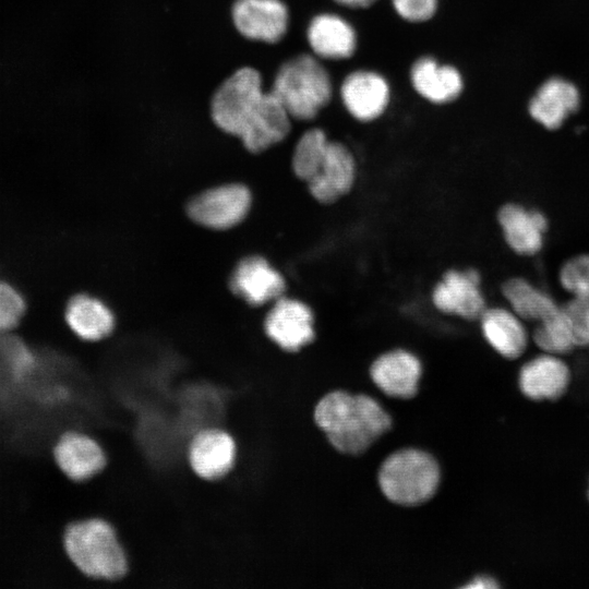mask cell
Here are the masks:
<instances>
[{
  "instance_id": "1",
  "label": "cell",
  "mask_w": 589,
  "mask_h": 589,
  "mask_svg": "<svg viewBox=\"0 0 589 589\" xmlns=\"http://www.w3.org/2000/svg\"><path fill=\"white\" fill-rule=\"evenodd\" d=\"M209 117L220 132L252 154L279 144L291 130V117L253 65L237 68L214 89Z\"/></svg>"
},
{
  "instance_id": "2",
  "label": "cell",
  "mask_w": 589,
  "mask_h": 589,
  "mask_svg": "<svg viewBox=\"0 0 589 589\" xmlns=\"http://www.w3.org/2000/svg\"><path fill=\"white\" fill-rule=\"evenodd\" d=\"M313 418L330 445L346 455L362 454L392 425L388 412L377 400L340 389L318 400Z\"/></svg>"
},
{
  "instance_id": "3",
  "label": "cell",
  "mask_w": 589,
  "mask_h": 589,
  "mask_svg": "<svg viewBox=\"0 0 589 589\" xmlns=\"http://www.w3.org/2000/svg\"><path fill=\"white\" fill-rule=\"evenodd\" d=\"M67 561L84 578L99 582L124 580L130 572V557L116 526L105 517L73 519L61 536Z\"/></svg>"
},
{
  "instance_id": "4",
  "label": "cell",
  "mask_w": 589,
  "mask_h": 589,
  "mask_svg": "<svg viewBox=\"0 0 589 589\" xmlns=\"http://www.w3.org/2000/svg\"><path fill=\"white\" fill-rule=\"evenodd\" d=\"M291 119L311 120L332 98V81L325 68L312 56L302 53L284 61L271 86Z\"/></svg>"
},
{
  "instance_id": "5",
  "label": "cell",
  "mask_w": 589,
  "mask_h": 589,
  "mask_svg": "<svg viewBox=\"0 0 589 589\" xmlns=\"http://www.w3.org/2000/svg\"><path fill=\"white\" fill-rule=\"evenodd\" d=\"M440 479L437 461L429 453L417 448H404L390 454L378 471V485L386 498L408 507L431 500Z\"/></svg>"
},
{
  "instance_id": "6",
  "label": "cell",
  "mask_w": 589,
  "mask_h": 589,
  "mask_svg": "<svg viewBox=\"0 0 589 589\" xmlns=\"http://www.w3.org/2000/svg\"><path fill=\"white\" fill-rule=\"evenodd\" d=\"M238 458L235 435L220 425L197 430L185 447L187 466L201 481L216 482L226 479Z\"/></svg>"
},
{
  "instance_id": "7",
  "label": "cell",
  "mask_w": 589,
  "mask_h": 589,
  "mask_svg": "<svg viewBox=\"0 0 589 589\" xmlns=\"http://www.w3.org/2000/svg\"><path fill=\"white\" fill-rule=\"evenodd\" d=\"M51 455L62 476L79 484L98 477L109 462L108 453L99 438L80 429L62 432L52 445Z\"/></svg>"
},
{
  "instance_id": "8",
  "label": "cell",
  "mask_w": 589,
  "mask_h": 589,
  "mask_svg": "<svg viewBox=\"0 0 589 589\" xmlns=\"http://www.w3.org/2000/svg\"><path fill=\"white\" fill-rule=\"evenodd\" d=\"M573 376L564 357L540 351L519 365L516 387L529 401L557 402L569 392Z\"/></svg>"
},
{
  "instance_id": "9",
  "label": "cell",
  "mask_w": 589,
  "mask_h": 589,
  "mask_svg": "<svg viewBox=\"0 0 589 589\" xmlns=\"http://www.w3.org/2000/svg\"><path fill=\"white\" fill-rule=\"evenodd\" d=\"M251 203L252 195L245 185L228 183L205 190L193 197L188 204V214L192 220L206 228L225 230L245 218Z\"/></svg>"
},
{
  "instance_id": "10",
  "label": "cell",
  "mask_w": 589,
  "mask_h": 589,
  "mask_svg": "<svg viewBox=\"0 0 589 589\" xmlns=\"http://www.w3.org/2000/svg\"><path fill=\"white\" fill-rule=\"evenodd\" d=\"M230 17L241 37L271 46L284 39L290 20L283 0H233Z\"/></svg>"
},
{
  "instance_id": "11",
  "label": "cell",
  "mask_w": 589,
  "mask_h": 589,
  "mask_svg": "<svg viewBox=\"0 0 589 589\" xmlns=\"http://www.w3.org/2000/svg\"><path fill=\"white\" fill-rule=\"evenodd\" d=\"M264 329L283 350L298 351L315 337L313 312L300 300L280 297L266 314Z\"/></svg>"
},
{
  "instance_id": "12",
  "label": "cell",
  "mask_w": 589,
  "mask_h": 589,
  "mask_svg": "<svg viewBox=\"0 0 589 589\" xmlns=\"http://www.w3.org/2000/svg\"><path fill=\"white\" fill-rule=\"evenodd\" d=\"M481 276L477 269H450L434 287L432 301L441 312L465 320H479L486 309L481 291Z\"/></svg>"
},
{
  "instance_id": "13",
  "label": "cell",
  "mask_w": 589,
  "mask_h": 589,
  "mask_svg": "<svg viewBox=\"0 0 589 589\" xmlns=\"http://www.w3.org/2000/svg\"><path fill=\"white\" fill-rule=\"evenodd\" d=\"M497 223L506 244L516 254L532 256L542 250L549 220L541 211L509 202L500 207Z\"/></svg>"
},
{
  "instance_id": "14",
  "label": "cell",
  "mask_w": 589,
  "mask_h": 589,
  "mask_svg": "<svg viewBox=\"0 0 589 589\" xmlns=\"http://www.w3.org/2000/svg\"><path fill=\"white\" fill-rule=\"evenodd\" d=\"M356 173V161L349 148L340 142L329 141L315 176L306 185L317 202L332 204L350 192Z\"/></svg>"
},
{
  "instance_id": "15",
  "label": "cell",
  "mask_w": 589,
  "mask_h": 589,
  "mask_svg": "<svg viewBox=\"0 0 589 589\" xmlns=\"http://www.w3.org/2000/svg\"><path fill=\"white\" fill-rule=\"evenodd\" d=\"M231 290L251 305H263L283 297L286 281L269 262L260 255L239 262L230 278Z\"/></svg>"
},
{
  "instance_id": "16",
  "label": "cell",
  "mask_w": 589,
  "mask_h": 589,
  "mask_svg": "<svg viewBox=\"0 0 589 589\" xmlns=\"http://www.w3.org/2000/svg\"><path fill=\"white\" fill-rule=\"evenodd\" d=\"M421 374L420 360L404 349H394L378 356L370 368L373 383L384 394L402 399L417 394Z\"/></svg>"
},
{
  "instance_id": "17",
  "label": "cell",
  "mask_w": 589,
  "mask_h": 589,
  "mask_svg": "<svg viewBox=\"0 0 589 589\" xmlns=\"http://www.w3.org/2000/svg\"><path fill=\"white\" fill-rule=\"evenodd\" d=\"M479 321L483 338L500 357L507 361L524 357L531 338L516 313L502 306L486 308Z\"/></svg>"
},
{
  "instance_id": "18",
  "label": "cell",
  "mask_w": 589,
  "mask_h": 589,
  "mask_svg": "<svg viewBox=\"0 0 589 589\" xmlns=\"http://www.w3.org/2000/svg\"><path fill=\"white\" fill-rule=\"evenodd\" d=\"M340 95L350 115L366 122L385 111L389 101V87L385 79L375 72L356 71L342 82Z\"/></svg>"
},
{
  "instance_id": "19",
  "label": "cell",
  "mask_w": 589,
  "mask_h": 589,
  "mask_svg": "<svg viewBox=\"0 0 589 589\" xmlns=\"http://www.w3.org/2000/svg\"><path fill=\"white\" fill-rule=\"evenodd\" d=\"M578 89L568 81L553 77L546 81L529 104L531 117L549 130H555L578 109Z\"/></svg>"
},
{
  "instance_id": "20",
  "label": "cell",
  "mask_w": 589,
  "mask_h": 589,
  "mask_svg": "<svg viewBox=\"0 0 589 589\" xmlns=\"http://www.w3.org/2000/svg\"><path fill=\"white\" fill-rule=\"evenodd\" d=\"M308 43L313 52L325 59H346L356 50L357 37L349 23L337 15L315 16L306 29Z\"/></svg>"
},
{
  "instance_id": "21",
  "label": "cell",
  "mask_w": 589,
  "mask_h": 589,
  "mask_svg": "<svg viewBox=\"0 0 589 589\" xmlns=\"http://www.w3.org/2000/svg\"><path fill=\"white\" fill-rule=\"evenodd\" d=\"M410 79L417 93L435 104L453 101L462 89V79L454 67L438 64L428 57L413 63Z\"/></svg>"
},
{
  "instance_id": "22",
  "label": "cell",
  "mask_w": 589,
  "mask_h": 589,
  "mask_svg": "<svg viewBox=\"0 0 589 589\" xmlns=\"http://www.w3.org/2000/svg\"><path fill=\"white\" fill-rule=\"evenodd\" d=\"M65 322L82 340L97 341L107 337L115 327L110 309L99 299L76 294L65 306Z\"/></svg>"
},
{
  "instance_id": "23",
  "label": "cell",
  "mask_w": 589,
  "mask_h": 589,
  "mask_svg": "<svg viewBox=\"0 0 589 589\" xmlns=\"http://www.w3.org/2000/svg\"><path fill=\"white\" fill-rule=\"evenodd\" d=\"M501 290L509 309L524 322L537 324L560 308L551 294L520 276L506 279Z\"/></svg>"
},
{
  "instance_id": "24",
  "label": "cell",
  "mask_w": 589,
  "mask_h": 589,
  "mask_svg": "<svg viewBox=\"0 0 589 589\" xmlns=\"http://www.w3.org/2000/svg\"><path fill=\"white\" fill-rule=\"evenodd\" d=\"M530 338L539 351L562 357L581 349L575 323L563 304L552 315L534 324Z\"/></svg>"
},
{
  "instance_id": "25",
  "label": "cell",
  "mask_w": 589,
  "mask_h": 589,
  "mask_svg": "<svg viewBox=\"0 0 589 589\" xmlns=\"http://www.w3.org/2000/svg\"><path fill=\"white\" fill-rule=\"evenodd\" d=\"M329 140L325 132L314 128L305 131L293 148L291 166L294 175L308 183L316 173Z\"/></svg>"
},
{
  "instance_id": "26",
  "label": "cell",
  "mask_w": 589,
  "mask_h": 589,
  "mask_svg": "<svg viewBox=\"0 0 589 589\" xmlns=\"http://www.w3.org/2000/svg\"><path fill=\"white\" fill-rule=\"evenodd\" d=\"M558 283L572 298L589 300V253L565 261L558 271Z\"/></svg>"
},
{
  "instance_id": "27",
  "label": "cell",
  "mask_w": 589,
  "mask_h": 589,
  "mask_svg": "<svg viewBox=\"0 0 589 589\" xmlns=\"http://www.w3.org/2000/svg\"><path fill=\"white\" fill-rule=\"evenodd\" d=\"M26 302L11 284L0 280V336L10 334L22 321Z\"/></svg>"
},
{
  "instance_id": "28",
  "label": "cell",
  "mask_w": 589,
  "mask_h": 589,
  "mask_svg": "<svg viewBox=\"0 0 589 589\" xmlns=\"http://www.w3.org/2000/svg\"><path fill=\"white\" fill-rule=\"evenodd\" d=\"M392 3L396 12L409 22L428 21L437 8V0H392Z\"/></svg>"
},
{
  "instance_id": "29",
  "label": "cell",
  "mask_w": 589,
  "mask_h": 589,
  "mask_svg": "<svg viewBox=\"0 0 589 589\" xmlns=\"http://www.w3.org/2000/svg\"><path fill=\"white\" fill-rule=\"evenodd\" d=\"M502 582L490 574H479L466 582L464 589H498Z\"/></svg>"
},
{
  "instance_id": "30",
  "label": "cell",
  "mask_w": 589,
  "mask_h": 589,
  "mask_svg": "<svg viewBox=\"0 0 589 589\" xmlns=\"http://www.w3.org/2000/svg\"><path fill=\"white\" fill-rule=\"evenodd\" d=\"M577 300L580 303L581 312H582L584 328H585V335H586V349L589 350V300H582V299H577Z\"/></svg>"
},
{
  "instance_id": "31",
  "label": "cell",
  "mask_w": 589,
  "mask_h": 589,
  "mask_svg": "<svg viewBox=\"0 0 589 589\" xmlns=\"http://www.w3.org/2000/svg\"><path fill=\"white\" fill-rule=\"evenodd\" d=\"M335 2L354 9H362L372 5L377 0H334Z\"/></svg>"
},
{
  "instance_id": "32",
  "label": "cell",
  "mask_w": 589,
  "mask_h": 589,
  "mask_svg": "<svg viewBox=\"0 0 589 589\" xmlns=\"http://www.w3.org/2000/svg\"><path fill=\"white\" fill-rule=\"evenodd\" d=\"M586 496H587V500L589 502V478H588V482H587Z\"/></svg>"
}]
</instances>
